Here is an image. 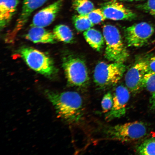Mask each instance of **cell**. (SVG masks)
<instances>
[{
  "label": "cell",
  "mask_w": 155,
  "mask_h": 155,
  "mask_svg": "<svg viewBox=\"0 0 155 155\" xmlns=\"http://www.w3.org/2000/svg\"><path fill=\"white\" fill-rule=\"evenodd\" d=\"M63 5V0H58L39 11L34 17L31 27H47L55 20Z\"/></svg>",
  "instance_id": "12"
},
{
  "label": "cell",
  "mask_w": 155,
  "mask_h": 155,
  "mask_svg": "<svg viewBox=\"0 0 155 155\" xmlns=\"http://www.w3.org/2000/svg\"><path fill=\"white\" fill-rule=\"evenodd\" d=\"M149 60L142 59L137 61L126 74V86L133 94H137L143 88V78L149 71Z\"/></svg>",
  "instance_id": "8"
},
{
  "label": "cell",
  "mask_w": 155,
  "mask_h": 155,
  "mask_svg": "<svg viewBox=\"0 0 155 155\" xmlns=\"http://www.w3.org/2000/svg\"><path fill=\"white\" fill-rule=\"evenodd\" d=\"M62 66L69 86L79 88L88 86L90 81L88 69L82 59L66 54L63 58Z\"/></svg>",
  "instance_id": "3"
},
{
  "label": "cell",
  "mask_w": 155,
  "mask_h": 155,
  "mask_svg": "<svg viewBox=\"0 0 155 155\" xmlns=\"http://www.w3.org/2000/svg\"><path fill=\"white\" fill-rule=\"evenodd\" d=\"M87 16L94 25L99 24L106 19L101 9H94L89 13Z\"/></svg>",
  "instance_id": "21"
},
{
  "label": "cell",
  "mask_w": 155,
  "mask_h": 155,
  "mask_svg": "<svg viewBox=\"0 0 155 155\" xmlns=\"http://www.w3.org/2000/svg\"><path fill=\"white\" fill-rule=\"evenodd\" d=\"M53 34L56 40L71 43L74 39L73 33L69 27L64 25H59L53 29Z\"/></svg>",
  "instance_id": "16"
},
{
  "label": "cell",
  "mask_w": 155,
  "mask_h": 155,
  "mask_svg": "<svg viewBox=\"0 0 155 155\" xmlns=\"http://www.w3.org/2000/svg\"><path fill=\"white\" fill-rule=\"evenodd\" d=\"M25 38L35 43L52 44L56 40L53 33L40 27H32Z\"/></svg>",
  "instance_id": "14"
},
{
  "label": "cell",
  "mask_w": 155,
  "mask_h": 155,
  "mask_svg": "<svg viewBox=\"0 0 155 155\" xmlns=\"http://www.w3.org/2000/svg\"><path fill=\"white\" fill-rule=\"evenodd\" d=\"M72 5L80 15H87L94 9V4L89 0H74Z\"/></svg>",
  "instance_id": "17"
},
{
  "label": "cell",
  "mask_w": 155,
  "mask_h": 155,
  "mask_svg": "<svg viewBox=\"0 0 155 155\" xmlns=\"http://www.w3.org/2000/svg\"><path fill=\"white\" fill-rule=\"evenodd\" d=\"M148 67L149 71L155 73V55L149 59Z\"/></svg>",
  "instance_id": "24"
},
{
  "label": "cell",
  "mask_w": 155,
  "mask_h": 155,
  "mask_svg": "<svg viewBox=\"0 0 155 155\" xmlns=\"http://www.w3.org/2000/svg\"><path fill=\"white\" fill-rule=\"evenodd\" d=\"M130 97V94L127 87L123 85L116 87L113 95V106L111 110L105 114L106 120L111 121L124 116Z\"/></svg>",
  "instance_id": "9"
},
{
  "label": "cell",
  "mask_w": 155,
  "mask_h": 155,
  "mask_svg": "<svg viewBox=\"0 0 155 155\" xmlns=\"http://www.w3.org/2000/svg\"><path fill=\"white\" fill-rule=\"evenodd\" d=\"M108 140L123 142L139 140L146 135L147 128L141 121H134L110 127L105 132Z\"/></svg>",
  "instance_id": "6"
},
{
  "label": "cell",
  "mask_w": 155,
  "mask_h": 155,
  "mask_svg": "<svg viewBox=\"0 0 155 155\" xmlns=\"http://www.w3.org/2000/svg\"><path fill=\"white\" fill-rule=\"evenodd\" d=\"M154 32V27L146 22H141L128 27L125 31L128 46L142 47L148 42Z\"/></svg>",
  "instance_id": "7"
},
{
  "label": "cell",
  "mask_w": 155,
  "mask_h": 155,
  "mask_svg": "<svg viewBox=\"0 0 155 155\" xmlns=\"http://www.w3.org/2000/svg\"><path fill=\"white\" fill-rule=\"evenodd\" d=\"M137 152L140 155H155V138L145 140L138 147Z\"/></svg>",
  "instance_id": "19"
},
{
  "label": "cell",
  "mask_w": 155,
  "mask_h": 155,
  "mask_svg": "<svg viewBox=\"0 0 155 155\" xmlns=\"http://www.w3.org/2000/svg\"><path fill=\"white\" fill-rule=\"evenodd\" d=\"M103 35L106 46L104 53L106 59L112 62H125L129 54L119 29L111 25H104Z\"/></svg>",
  "instance_id": "2"
},
{
  "label": "cell",
  "mask_w": 155,
  "mask_h": 155,
  "mask_svg": "<svg viewBox=\"0 0 155 155\" xmlns=\"http://www.w3.org/2000/svg\"><path fill=\"white\" fill-rule=\"evenodd\" d=\"M45 94L61 117L71 123L80 120L82 115L83 101L78 93H60L46 90Z\"/></svg>",
  "instance_id": "1"
},
{
  "label": "cell",
  "mask_w": 155,
  "mask_h": 155,
  "mask_svg": "<svg viewBox=\"0 0 155 155\" xmlns=\"http://www.w3.org/2000/svg\"><path fill=\"white\" fill-rule=\"evenodd\" d=\"M48 0H24L20 16L17 19L15 28L6 38V40L11 42L15 39L17 34L26 24L29 17L33 11L41 7Z\"/></svg>",
  "instance_id": "10"
},
{
  "label": "cell",
  "mask_w": 155,
  "mask_h": 155,
  "mask_svg": "<svg viewBox=\"0 0 155 155\" xmlns=\"http://www.w3.org/2000/svg\"><path fill=\"white\" fill-rule=\"evenodd\" d=\"M101 9L106 19L112 20H132L137 17L134 12L115 0L104 4Z\"/></svg>",
  "instance_id": "11"
},
{
  "label": "cell",
  "mask_w": 155,
  "mask_h": 155,
  "mask_svg": "<svg viewBox=\"0 0 155 155\" xmlns=\"http://www.w3.org/2000/svg\"><path fill=\"white\" fill-rule=\"evenodd\" d=\"M137 8L155 17V0H147L146 2L137 6Z\"/></svg>",
  "instance_id": "23"
},
{
  "label": "cell",
  "mask_w": 155,
  "mask_h": 155,
  "mask_svg": "<svg viewBox=\"0 0 155 155\" xmlns=\"http://www.w3.org/2000/svg\"><path fill=\"white\" fill-rule=\"evenodd\" d=\"M19 0H0V27L1 30L8 25L16 11Z\"/></svg>",
  "instance_id": "13"
},
{
  "label": "cell",
  "mask_w": 155,
  "mask_h": 155,
  "mask_svg": "<svg viewBox=\"0 0 155 155\" xmlns=\"http://www.w3.org/2000/svg\"><path fill=\"white\" fill-rule=\"evenodd\" d=\"M125 71L126 66L124 63L100 62L95 68L94 82L100 89L109 88L119 82Z\"/></svg>",
  "instance_id": "5"
},
{
  "label": "cell",
  "mask_w": 155,
  "mask_h": 155,
  "mask_svg": "<svg viewBox=\"0 0 155 155\" xmlns=\"http://www.w3.org/2000/svg\"><path fill=\"white\" fill-rule=\"evenodd\" d=\"M19 53L28 66L36 72L48 78L57 74L53 60L45 53L30 47L22 48Z\"/></svg>",
  "instance_id": "4"
},
{
  "label": "cell",
  "mask_w": 155,
  "mask_h": 155,
  "mask_svg": "<svg viewBox=\"0 0 155 155\" xmlns=\"http://www.w3.org/2000/svg\"><path fill=\"white\" fill-rule=\"evenodd\" d=\"M143 87L152 93L155 92V73L149 71L145 74L142 83Z\"/></svg>",
  "instance_id": "20"
},
{
  "label": "cell",
  "mask_w": 155,
  "mask_h": 155,
  "mask_svg": "<svg viewBox=\"0 0 155 155\" xmlns=\"http://www.w3.org/2000/svg\"><path fill=\"white\" fill-rule=\"evenodd\" d=\"M73 22L76 30L78 31H85L94 26L87 15H75L73 17Z\"/></svg>",
  "instance_id": "18"
},
{
  "label": "cell",
  "mask_w": 155,
  "mask_h": 155,
  "mask_svg": "<svg viewBox=\"0 0 155 155\" xmlns=\"http://www.w3.org/2000/svg\"><path fill=\"white\" fill-rule=\"evenodd\" d=\"M120 1L133 2V1H143V0H120Z\"/></svg>",
  "instance_id": "26"
},
{
  "label": "cell",
  "mask_w": 155,
  "mask_h": 155,
  "mask_svg": "<svg viewBox=\"0 0 155 155\" xmlns=\"http://www.w3.org/2000/svg\"><path fill=\"white\" fill-rule=\"evenodd\" d=\"M114 103L113 96L110 92H108L103 97L101 102L103 112L107 113L111 110Z\"/></svg>",
  "instance_id": "22"
},
{
  "label": "cell",
  "mask_w": 155,
  "mask_h": 155,
  "mask_svg": "<svg viewBox=\"0 0 155 155\" xmlns=\"http://www.w3.org/2000/svg\"><path fill=\"white\" fill-rule=\"evenodd\" d=\"M150 103L151 108L155 110V92L152 94V96L150 99Z\"/></svg>",
  "instance_id": "25"
},
{
  "label": "cell",
  "mask_w": 155,
  "mask_h": 155,
  "mask_svg": "<svg viewBox=\"0 0 155 155\" xmlns=\"http://www.w3.org/2000/svg\"><path fill=\"white\" fill-rule=\"evenodd\" d=\"M85 40L93 49L100 51L104 45L105 40L103 35L95 29L91 28L83 33Z\"/></svg>",
  "instance_id": "15"
}]
</instances>
